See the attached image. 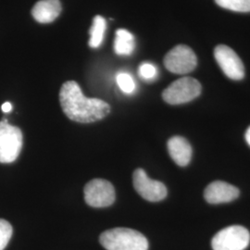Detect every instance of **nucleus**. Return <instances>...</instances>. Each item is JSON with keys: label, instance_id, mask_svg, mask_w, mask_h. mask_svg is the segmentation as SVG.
<instances>
[{"label": "nucleus", "instance_id": "nucleus-3", "mask_svg": "<svg viewBox=\"0 0 250 250\" xmlns=\"http://www.w3.org/2000/svg\"><path fill=\"white\" fill-rule=\"evenodd\" d=\"M22 147L21 129L9 125L8 120L0 122V163L16 161Z\"/></svg>", "mask_w": 250, "mask_h": 250}, {"label": "nucleus", "instance_id": "nucleus-18", "mask_svg": "<svg viewBox=\"0 0 250 250\" xmlns=\"http://www.w3.org/2000/svg\"><path fill=\"white\" fill-rule=\"evenodd\" d=\"M139 75L143 78L144 80H154L158 74L157 68L151 63H142L138 69Z\"/></svg>", "mask_w": 250, "mask_h": 250}, {"label": "nucleus", "instance_id": "nucleus-4", "mask_svg": "<svg viewBox=\"0 0 250 250\" xmlns=\"http://www.w3.org/2000/svg\"><path fill=\"white\" fill-rule=\"evenodd\" d=\"M201 84L192 77H183L174 81L162 93L164 101L170 105H180L190 102L201 94Z\"/></svg>", "mask_w": 250, "mask_h": 250}, {"label": "nucleus", "instance_id": "nucleus-20", "mask_svg": "<svg viewBox=\"0 0 250 250\" xmlns=\"http://www.w3.org/2000/svg\"><path fill=\"white\" fill-rule=\"evenodd\" d=\"M246 140H247V142L250 146V126L249 127V129L247 130V132H246Z\"/></svg>", "mask_w": 250, "mask_h": 250}, {"label": "nucleus", "instance_id": "nucleus-16", "mask_svg": "<svg viewBox=\"0 0 250 250\" xmlns=\"http://www.w3.org/2000/svg\"><path fill=\"white\" fill-rule=\"evenodd\" d=\"M12 236V226L6 220L0 219V250H4Z\"/></svg>", "mask_w": 250, "mask_h": 250}, {"label": "nucleus", "instance_id": "nucleus-13", "mask_svg": "<svg viewBox=\"0 0 250 250\" xmlns=\"http://www.w3.org/2000/svg\"><path fill=\"white\" fill-rule=\"evenodd\" d=\"M134 36L125 29H118L114 40L115 53L120 56H129L134 52Z\"/></svg>", "mask_w": 250, "mask_h": 250}, {"label": "nucleus", "instance_id": "nucleus-5", "mask_svg": "<svg viewBox=\"0 0 250 250\" xmlns=\"http://www.w3.org/2000/svg\"><path fill=\"white\" fill-rule=\"evenodd\" d=\"M250 233L240 225L226 227L215 234L211 241L213 250H245L250 245Z\"/></svg>", "mask_w": 250, "mask_h": 250}, {"label": "nucleus", "instance_id": "nucleus-9", "mask_svg": "<svg viewBox=\"0 0 250 250\" xmlns=\"http://www.w3.org/2000/svg\"><path fill=\"white\" fill-rule=\"evenodd\" d=\"M214 57L220 68L228 78L239 81L245 77V68L241 59L231 47L225 45L216 46Z\"/></svg>", "mask_w": 250, "mask_h": 250}, {"label": "nucleus", "instance_id": "nucleus-6", "mask_svg": "<svg viewBox=\"0 0 250 250\" xmlns=\"http://www.w3.org/2000/svg\"><path fill=\"white\" fill-rule=\"evenodd\" d=\"M197 59L195 52L186 45L173 47L164 58V65L169 72L176 74H187L197 67Z\"/></svg>", "mask_w": 250, "mask_h": 250}, {"label": "nucleus", "instance_id": "nucleus-7", "mask_svg": "<svg viewBox=\"0 0 250 250\" xmlns=\"http://www.w3.org/2000/svg\"><path fill=\"white\" fill-rule=\"evenodd\" d=\"M84 200L93 208H105L115 201V189L104 179H93L84 187Z\"/></svg>", "mask_w": 250, "mask_h": 250}, {"label": "nucleus", "instance_id": "nucleus-8", "mask_svg": "<svg viewBox=\"0 0 250 250\" xmlns=\"http://www.w3.org/2000/svg\"><path fill=\"white\" fill-rule=\"evenodd\" d=\"M133 183L135 191L147 201L158 202L167 197V188L164 184L149 178L143 169L134 170Z\"/></svg>", "mask_w": 250, "mask_h": 250}, {"label": "nucleus", "instance_id": "nucleus-12", "mask_svg": "<svg viewBox=\"0 0 250 250\" xmlns=\"http://www.w3.org/2000/svg\"><path fill=\"white\" fill-rule=\"evenodd\" d=\"M62 12L60 0H40L32 9V15L40 23L52 22Z\"/></svg>", "mask_w": 250, "mask_h": 250}, {"label": "nucleus", "instance_id": "nucleus-15", "mask_svg": "<svg viewBox=\"0 0 250 250\" xmlns=\"http://www.w3.org/2000/svg\"><path fill=\"white\" fill-rule=\"evenodd\" d=\"M218 6L237 12H250V0H215Z\"/></svg>", "mask_w": 250, "mask_h": 250}, {"label": "nucleus", "instance_id": "nucleus-10", "mask_svg": "<svg viewBox=\"0 0 250 250\" xmlns=\"http://www.w3.org/2000/svg\"><path fill=\"white\" fill-rule=\"evenodd\" d=\"M238 197V188L223 181H215L209 184L204 191L206 201L210 204L228 203Z\"/></svg>", "mask_w": 250, "mask_h": 250}, {"label": "nucleus", "instance_id": "nucleus-1", "mask_svg": "<svg viewBox=\"0 0 250 250\" xmlns=\"http://www.w3.org/2000/svg\"><path fill=\"white\" fill-rule=\"evenodd\" d=\"M60 102L65 115L81 124L98 122L110 112L107 102L99 99H87L74 81L63 83L60 91Z\"/></svg>", "mask_w": 250, "mask_h": 250}, {"label": "nucleus", "instance_id": "nucleus-11", "mask_svg": "<svg viewBox=\"0 0 250 250\" xmlns=\"http://www.w3.org/2000/svg\"><path fill=\"white\" fill-rule=\"evenodd\" d=\"M170 158L181 167L189 164L192 159V147L188 140L182 136H173L167 143Z\"/></svg>", "mask_w": 250, "mask_h": 250}, {"label": "nucleus", "instance_id": "nucleus-19", "mask_svg": "<svg viewBox=\"0 0 250 250\" xmlns=\"http://www.w3.org/2000/svg\"><path fill=\"white\" fill-rule=\"evenodd\" d=\"M1 107H2V110H3L5 113H8L9 111H11L12 105H11L9 102H5Z\"/></svg>", "mask_w": 250, "mask_h": 250}, {"label": "nucleus", "instance_id": "nucleus-14", "mask_svg": "<svg viewBox=\"0 0 250 250\" xmlns=\"http://www.w3.org/2000/svg\"><path fill=\"white\" fill-rule=\"evenodd\" d=\"M106 27H107L106 20L102 16L97 15L95 18L93 19V23L90 29L89 40V45L92 48H98L101 45L104 38Z\"/></svg>", "mask_w": 250, "mask_h": 250}, {"label": "nucleus", "instance_id": "nucleus-17", "mask_svg": "<svg viewBox=\"0 0 250 250\" xmlns=\"http://www.w3.org/2000/svg\"><path fill=\"white\" fill-rule=\"evenodd\" d=\"M117 83H118V85L120 86V88L126 94H131L135 89L134 79L128 73H125V72L119 73L117 75Z\"/></svg>", "mask_w": 250, "mask_h": 250}, {"label": "nucleus", "instance_id": "nucleus-2", "mask_svg": "<svg viewBox=\"0 0 250 250\" xmlns=\"http://www.w3.org/2000/svg\"><path fill=\"white\" fill-rule=\"evenodd\" d=\"M100 244L107 250H147L148 242L141 232L128 228H114L102 232Z\"/></svg>", "mask_w": 250, "mask_h": 250}]
</instances>
